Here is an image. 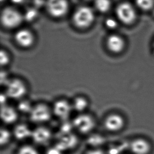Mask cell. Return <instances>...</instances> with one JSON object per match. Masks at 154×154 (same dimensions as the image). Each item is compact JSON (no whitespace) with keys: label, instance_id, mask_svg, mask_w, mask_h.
Returning <instances> with one entry per match:
<instances>
[{"label":"cell","instance_id":"6da1fadb","mask_svg":"<svg viewBox=\"0 0 154 154\" xmlns=\"http://www.w3.org/2000/svg\"><path fill=\"white\" fill-rule=\"evenodd\" d=\"M94 19V13L88 7H82L79 8L73 16L74 23L79 28L88 27L93 22Z\"/></svg>","mask_w":154,"mask_h":154},{"label":"cell","instance_id":"7a4b0ae2","mask_svg":"<svg viewBox=\"0 0 154 154\" xmlns=\"http://www.w3.org/2000/svg\"><path fill=\"white\" fill-rule=\"evenodd\" d=\"M23 17L14 8H6L2 11L1 22L4 26L12 29L18 26L22 22Z\"/></svg>","mask_w":154,"mask_h":154},{"label":"cell","instance_id":"3957f363","mask_svg":"<svg viewBox=\"0 0 154 154\" xmlns=\"http://www.w3.org/2000/svg\"><path fill=\"white\" fill-rule=\"evenodd\" d=\"M116 14L119 19L122 22L130 24L135 21L136 14L133 7L127 3L119 5L116 8Z\"/></svg>","mask_w":154,"mask_h":154},{"label":"cell","instance_id":"277c9868","mask_svg":"<svg viewBox=\"0 0 154 154\" xmlns=\"http://www.w3.org/2000/svg\"><path fill=\"white\" fill-rule=\"evenodd\" d=\"M6 94L8 97L19 99L25 95L26 88L24 84L19 79L10 80L6 85Z\"/></svg>","mask_w":154,"mask_h":154},{"label":"cell","instance_id":"5b68a950","mask_svg":"<svg viewBox=\"0 0 154 154\" xmlns=\"http://www.w3.org/2000/svg\"><path fill=\"white\" fill-rule=\"evenodd\" d=\"M30 119L34 123H43L48 121L51 116L50 108L45 105L39 104L32 109Z\"/></svg>","mask_w":154,"mask_h":154},{"label":"cell","instance_id":"8992f818","mask_svg":"<svg viewBox=\"0 0 154 154\" xmlns=\"http://www.w3.org/2000/svg\"><path fill=\"white\" fill-rule=\"evenodd\" d=\"M67 10L68 3L66 0H48V10L53 17H62Z\"/></svg>","mask_w":154,"mask_h":154},{"label":"cell","instance_id":"52a82bcc","mask_svg":"<svg viewBox=\"0 0 154 154\" xmlns=\"http://www.w3.org/2000/svg\"><path fill=\"white\" fill-rule=\"evenodd\" d=\"M73 125L79 131L86 133L94 128L95 122L92 117L88 115L82 114L74 119Z\"/></svg>","mask_w":154,"mask_h":154},{"label":"cell","instance_id":"ba28073f","mask_svg":"<svg viewBox=\"0 0 154 154\" xmlns=\"http://www.w3.org/2000/svg\"><path fill=\"white\" fill-rule=\"evenodd\" d=\"M15 40L19 45L23 48H28L33 43V35L27 29H21L15 34Z\"/></svg>","mask_w":154,"mask_h":154},{"label":"cell","instance_id":"9c48e42d","mask_svg":"<svg viewBox=\"0 0 154 154\" xmlns=\"http://www.w3.org/2000/svg\"><path fill=\"white\" fill-rule=\"evenodd\" d=\"M124 124V121L123 117L117 114L110 115L105 121V127L109 131H118L123 128Z\"/></svg>","mask_w":154,"mask_h":154},{"label":"cell","instance_id":"30bf717a","mask_svg":"<svg viewBox=\"0 0 154 154\" xmlns=\"http://www.w3.org/2000/svg\"><path fill=\"white\" fill-rule=\"evenodd\" d=\"M72 106L66 100L57 101L54 104L53 112L55 115L61 119H67L72 110Z\"/></svg>","mask_w":154,"mask_h":154},{"label":"cell","instance_id":"8fae6325","mask_svg":"<svg viewBox=\"0 0 154 154\" xmlns=\"http://www.w3.org/2000/svg\"><path fill=\"white\" fill-rule=\"evenodd\" d=\"M107 46L111 52L119 53L125 48V42L121 36L112 35L109 36L107 40Z\"/></svg>","mask_w":154,"mask_h":154},{"label":"cell","instance_id":"7c38bea8","mask_svg":"<svg viewBox=\"0 0 154 154\" xmlns=\"http://www.w3.org/2000/svg\"><path fill=\"white\" fill-rule=\"evenodd\" d=\"M77 142V139L76 136L71 134H67L62 137L55 147L62 152L69 148H73L76 145Z\"/></svg>","mask_w":154,"mask_h":154},{"label":"cell","instance_id":"4fadbf2b","mask_svg":"<svg viewBox=\"0 0 154 154\" xmlns=\"http://www.w3.org/2000/svg\"><path fill=\"white\" fill-rule=\"evenodd\" d=\"M150 148L148 142L142 139L135 140L131 145V149L134 154H147Z\"/></svg>","mask_w":154,"mask_h":154},{"label":"cell","instance_id":"5bb4252c","mask_svg":"<svg viewBox=\"0 0 154 154\" xmlns=\"http://www.w3.org/2000/svg\"><path fill=\"white\" fill-rule=\"evenodd\" d=\"M1 116L3 121L7 124L14 123L17 119V114L14 108L5 105H2Z\"/></svg>","mask_w":154,"mask_h":154},{"label":"cell","instance_id":"9a60e30c","mask_svg":"<svg viewBox=\"0 0 154 154\" xmlns=\"http://www.w3.org/2000/svg\"><path fill=\"white\" fill-rule=\"evenodd\" d=\"M32 136L35 142L38 143H43L50 139V131L45 127H38L32 132Z\"/></svg>","mask_w":154,"mask_h":154},{"label":"cell","instance_id":"2e32d148","mask_svg":"<svg viewBox=\"0 0 154 154\" xmlns=\"http://www.w3.org/2000/svg\"><path fill=\"white\" fill-rule=\"evenodd\" d=\"M14 135L19 140H22L32 136V132L26 125L21 124L17 126L14 129Z\"/></svg>","mask_w":154,"mask_h":154},{"label":"cell","instance_id":"e0dca14e","mask_svg":"<svg viewBox=\"0 0 154 154\" xmlns=\"http://www.w3.org/2000/svg\"><path fill=\"white\" fill-rule=\"evenodd\" d=\"M88 106V102L83 97H77L73 103V107L77 112H82Z\"/></svg>","mask_w":154,"mask_h":154},{"label":"cell","instance_id":"ac0fdd59","mask_svg":"<svg viewBox=\"0 0 154 154\" xmlns=\"http://www.w3.org/2000/svg\"><path fill=\"white\" fill-rule=\"evenodd\" d=\"M95 6L101 12H106L109 9L110 2L109 0H96Z\"/></svg>","mask_w":154,"mask_h":154},{"label":"cell","instance_id":"d6986e66","mask_svg":"<svg viewBox=\"0 0 154 154\" xmlns=\"http://www.w3.org/2000/svg\"><path fill=\"white\" fill-rule=\"evenodd\" d=\"M137 6L144 10H148L154 6V0H136Z\"/></svg>","mask_w":154,"mask_h":154},{"label":"cell","instance_id":"ffe728a7","mask_svg":"<svg viewBox=\"0 0 154 154\" xmlns=\"http://www.w3.org/2000/svg\"><path fill=\"white\" fill-rule=\"evenodd\" d=\"M104 139L99 135H93L88 139V144L92 146H97L100 145L104 142Z\"/></svg>","mask_w":154,"mask_h":154},{"label":"cell","instance_id":"44dd1931","mask_svg":"<svg viewBox=\"0 0 154 154\" xmlns=\"http://www.w3.org/2000/svg\"><path fill=\"white\" fill-rule=\"evenodd\" d=\"M32 107L30 103L27 100H22L20 103L18 105V108L20 111L21 112H24V113H30L32 109Z\"/></svg>","mask_w":154,"mask_h":154},{"label":"cell","instance_id":"7402d4cb","mask_svg":"<svg viewBox=\"0 0 154 154\" xmlns=\"http://www.w3.org/2000/svg\"><path fill=\"white\" fill-rule=\"evenodd\" d=\"M10 132L6 129H1L0 133V143L1 145L6 144L10 138Z\"/></svg>","mask_w":154,"mask_h":154},{"label":"cell","instance_id":"603a6c76","mask_svg":"<svg viewBox=\"0 0 154 154\" xmlns=\"http://www.w3.org/2000/svg\"><path fill=\"white\" fill-rule=\"evenodd\" d=\"M18 154H38V152L31 146H25L19 150Z\"/></svg>","mask_w":154,"mask_h":154},{"label":"cell","instance_id":"cb8c5ba5","mask_svg":"<svg viewBox=\"0 0 154 154\" xmlns=\"http://www.w3.org/2000/svg\"><path fill=\"white\" fill-rule=\"evenodd\" d=\"M37 15V12L34 9H30L27 11L25 15V18L26 20L28 21H31L33 20Z\"/></svg>","mask_w":154,"mask_h":154},{"label":"cell","instance_id":"d4e9b609","mask_svg":"<svg viewBox=\"0 0 154 154\" xmlns=\"http://www.w3.org/2000/svg\"><path fill=\"white\" fill-rule=\"evenodd\" d=\"M0 58H1L0 63H1V65L2 66L5 65L7 64L8 63V60H9L8 55L4 51H1Z\"/></svg>","mask_w":154,"mask_h":154},{"label":"cell","instance_id":"484cf974","mask_svg":"<svg viewBox=\"0 0 154 154\" xmlns=\"http://www.w3.org/2000/svg\"><path fill=\"white\" fill-rule=\"evenodd\" d=\"M106 25L109 29H115L117 25L116 21L112 18L106 20Z\"/></svg>","mask_w":154,"mask_h":154},{"label":"cell","instance_id":"4316f807","mask_svg":"<svg viewBox=\"0 0 154 154\" xmlns=\"http://www.w3.org/2000/svg\"><path fill=\"white\" fill-rule=\"evenodd\" d=\"M72 129V125L69 123H65L61 126V131L63 133L69 134Z\"/></svg>","mask_w":154,"mask_h":154},{"label":"cell","instance_id":"83f0119b","mask_svg":"<svg viewBox=\"0 0 154 154\" xmlns=\"http://www.w3.org/2000/svg\"><path fill=\"white\" fill-rule=\"evenodd\" d=\"M9 81L10 80L8 79V75L6 74V73H5L4 72H2L1 73V84L6 85Z\"/></svg>","mask_w":154,"mask_h":154},{"label":"cell","instance_id":"f1b7e54d","mask_svg":"<svg viewBox=\"0 0 154 154\" xmlns=\"http://www.w3.org/2000/svg\"><path fill=\"white\" fill-rule=\"evenodd\" d=\"M47 154H61V151L55 148H50L47 152Z\"/></svg>","mask_w":154,"mask_h":154},{"label":"cell","instance_id":"f546056e","mask_svg":"<svg viewBox=\"0 0 154 154\" xmlns=\"http://www.w3.org/2000/svg\"><path fill=\"white\" fill-rule=\"evenodd\" d=\"M86 154H105L104 152L100 149H94L88 151Z\"/></svg>","mask_w":154,"mask_h":154},{"label":"cell","instance_id":"4dcf8cb0","mask_svg":"<svg viewBox=\"0 0 154 154\" xmlns=\"http://www.w3.org/2000/svg\"><path fill=\"white\" fill-rule=\"evenodd\" d=\"M8 96L7 95H4V94H1V104H5V102H6V99H7V97H8Z\"/></svg>","mask_w":154,"mask_h":154},{"label":"cell","instance_id":"1f68e13d","mask_svg":"<svg viewBox=\"0 0 154 154\" xmlns=\"http://www.w3.org/2000/svg\"><path fill=\"white\" fill-rule=\"evenodd\" d=\"M22 1L23 0H12V1L15 3H20L22 2Z\"/></svg>","mask_w":154,"mask_h":154},{"label":"cell","instance_id":"d6a6232c","mask_svg":"<svg viewBox=\"0 0 154 154\" xmlns=\"http://www.w3.org/2000/svg\"></svg>","mask_w":154,"mask_h":154},{"label":"cell","instance_id":"836d02e7","mask_svg":"<svg viewBox=\"0 0 154 154\" xmlns=\"http://www.w3.org/2000/svg\"><path fill=\"white\" fill-rule=\"evenodd\" d=\"M1 1H3V0H1Z\"/></svg>","mask_w":154,"mask_h":154},{"label":"cell","instance_id":"e575fe53","mask_svg":"<svg viewBox=\"0 0 154 154\" xmlns=\"http://www.w3.org/2000/svg\"></svg>","mask_w":154,"mask_h":154}]
</instances>
